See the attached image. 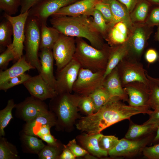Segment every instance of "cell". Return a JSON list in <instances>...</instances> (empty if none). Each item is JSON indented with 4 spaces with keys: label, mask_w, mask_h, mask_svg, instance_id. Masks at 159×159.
I'll list each match as a JSON object with an SVG mask.
<instances>
[{
    "label": "cell",
    "mask_w": 159,
    "mask_h": 159,
    "mask_svg": "<svg viewBox=\"0 0 159 159\" xmlns=\"http://www.w3.org/2000/svg\"><path fill=\"white\" fill-rule=\"evenodd\" d=\"M129 50L127 42L120 45L110 46L104 79L124 58L129 55Z\"/></svg>",
    "instance_id": "cell-23"
},
{
    "label": "cell",
    "mask_w": 159,
    "mask_h": 159,
    "mask_svg": "<svg viewBox=\"0 0 159 159\" xmlns=\"http://www.w3.org/2000/svg\"><path fill=\"white\" fill-rule=\"evenodd\" d=\"M102 134L101 133L87 134L85 132L78 135L76 139L82 147L97 158L106 156L108 152L102 149L99 144V140Z\"/></svg>",
    "instance_id": "cell-20"
},
{
    "label": "cell",
    "mask_w": 159,
    "mask_h": 159,
    "mask_svg": "<svg viewBox=\"0 0 159 159\" xmlns=\"http://www.w3.org/2000/svg\"><path fill=\"white\" fill-rule=\"evenodd\" d=\"M63 145L58 146L45 145L38 154L40 159H59L62 152Z\"/></svg>",
    "instance_id": "cell-34"
},
{
    "label": "cell",
    "mask_w": 159,
    "mask_h": 159,
    "mask_svg": "<svg viewBox=\"0 0 159 159\" xmlns=\"http://www.w3.org/2000/svg\"><path fill=\"white\" fill-rule=\"evenodd\" d=\"M22 0H0V9L10 15L15 14L21 6Z\"/></svg>",
    "instance_id": "cell-39"
},
{
    "label": "cell",
    "mask_w": 159,
    "mask_h": 159,
    "mask_svg": "<svg viewBox=\"0 0 159 159\" xmlns=\"http://www.w3.org/2000/svg\"><path fill=\"white\" fill-rule=\"evenodd\" d=\"M154 133L143 138L130 140L125 138L119 140L117 145L108 152V155L112 157H132L143 152L144 148L152 141Z\"/></svg>",
    "instance_id": "cell-10"
},
{
    "label": "cell",
    "mask_w": 159,
    "mask_h": 159,
    "mask_svg": "<svg viewBox=\"0 0 159 159\" xmlns=\"http://www.w3.org/2000/svg\"><path fill=\"white\" fill-rule=\"evenodd\" d=\"M42 0H22L20 13L28 11L34 6Z\"/></svg>",
    "instance_id": "cell-47"
},
{
    "label": "cell",
    "mask_w": 159,
    "mask_h": 159,
    "mask_svg": "<svg viewBox=\"0 0 159 159\" xmlns=\"http://www.w3.org/2000/svg\"><path fill=\"white\" fill-rule=\"evenodd\" d=\"M142 153L148 159H159V143L151 146H146Z\"/></svg>",
    "instance_id": "cell-45"
},
{
    "label": "cell",
    "mask_w": 159,
    "mask_h": 159,
    "mask_svg": "<svg viewBox=\"0 0 159 159\" xmlns=\"http://www.w3.org/2000/svg\"><path fill=\"white\" fill-rule=\"evenodd\" d=\"M85 159H97V157L94 156L92 155H90L89 153H88L84 155Z\"/></svg>",
    "instance_id": "cell-55"
},
{
    "label": "cell",
    "mask_w": 159,
    "mask_h": 159,
    "mask_svg": "<svg viewBox=\"0 0 159 159\" xmlns=\"http://www.w3.org/2000/svg\"><path fill=\"white\" fill-rule=\"evenodd\" d=\"M15 115L27 122L48 111L49 106L43 101L31 96L16 104Z\"/></svg>",
    "instance_id": "cell-12"
},
{
    "label": "cell",
    "mask_w": 159,
    "mask_h": 159,
    "mask_svg": "<svg viewBox=\"0 0 159 159\" xmlns=\"http://www.w3.org/2000/svg\"><path fill=\"white\" fill-rule=\"evenodd\" d=\"M16 105L13 99L9 100L6 106L0 111V137L5 135L4 128L13 118L12 111Z\"/></svg>",
    "instance_id": "cell-31"
},
{
    "label": "cell",
    "mask_w": 159,
    "mask_h": 159,
    "mask_svg": "<svg viewBox=\"0 0 159 159\" xmlns=\"http://www.w3.org/2000/svg\"><path fill=\"white\" fill-rule=\"evenodd\" d=\"M153 28L145 23L133 24L127 41L129 50V56L139 60L148 40L153 32Z\"/></svg>",
    "instance_id": "cell-7"
},
{
    "label": "cell",
    "mask_w": 159,
    "mask_h": 159,
    "mask_svg": "<svg viewBox=\"0 0 159 159\" xmlns=\"http://www.w3.org/2000/svg\"><path fill=\"white\" fill-rule=\"evenodd\" d=\"M146 75L147 77L149 80L159 85V78L153 77L149 75L147 72L146 73Z\"/></svg>",
    "instance_id": "cell-54"
},
{
    "label": "cell",
    "mask_w": 159,
    "mask_h": 159,
    "mask_svg": "<svg viewBox=\"0 0 159 159\" xmlns=\"http://www.w3.org/2000/svg\"><path fill=\"white\" fill-rule=\"evenodd\" d=\"M152 5L147 0H141L130 13L133 24L145 23Z\"/></svg>",
    "instance_id": "cell-29"
},
{
    "label": "cell",
    "mask_w": 159,
    "mask_h": 159,
    "mask_svg": "<svg viewBox=\"0 0 159 159\" xmlns=\"http://www.w3.org/2000/svg\"><path fill=\"white\" fill-rule=\"evenodd\" d=\"M19 153L16 146L8 141L4 137H0V159H18Z\"/></svg>",
    "instance_id": "cell-30"
},
{
    "label": "cell",
    "mask_w": 159,
    "mask_h": 159,
    "mask_svg": "<svg viewBox=\"0 0 159 159\" xmlns=\"http://www.w3.org/2000/svg\"><path fill=\"white\" fill-rule=\"evenodd\" d=\"M31 96L42 101L51 99L57 95L52 88L39 75L31 77L23 84Z\"/></svg>",
    "instance_id": "cell-16"
},
{
    "label": "cell",
    "mask_w": 159,
    "mask_h": 159,
    "mask_svg": "<svg viewBox=\"0 0 159 159\" xmlns=\"http://www.w3.org/2000/svg\"><path fill=\"white\" fill-rule=\"evenodd\" d=\"M145 24L153 27L159 26V5H156L150 10Z\"/></svg>",
    "instance_id": "cell-43"
},
{
    "label": "cell",
    "mask_w": 159,
    "mask_h": 159,
    "mask_svg": "<svg viewBox=\"0 0 159 159\" xmlns=\"http://www.w3.org/2000/svg\"><path fill=\"white\" fill-rule=\"evenodd\" d=\"M101 0H79L60 9L52 15L92 16L97 4Z\"/></svg>",
    "instance_id": "cell-17"
},
{
    "label": "cell",
    "mask_w": 159,
    "mask_h": 159,
    "mask_svg": "<svg viewBox=\"0 0 159 159\" xmlns=\"http://www.w3.org/2000/svg\"><path fill=\"white\" fill-rule=\"evenodd\" d=\"M118 97H112L95 113L81 117L75 124L78 130L87 134L100 133L110 126L139 114L149 115L152 111L148 107L127 105Z\"/></svg>",
    "instance_id": "cell-1"
},
{
    "label": "cell",
    "mask_w": 159,
    "mask_h": 159,
    "mask_svg": "<svg viewBox=\"0 0 159 159\" xmlns=\"http://www.w3.org/2000/svg\"><path fill=\"white\" fill-rule=\"evenodd\" d=\"M76 49L73 58L81 67L93 72L105 70L110 46L105 44L101 49H97L87 43L83 38L76 37Z\"/></svg>",
    "instance_id": "cell-4"
},
{
    "label": "cell",
    "mask_w": 159,
    "mask_h": 159,
    "mask_svg": "<svg viewBox=\"0 0 159 159\" xmlns=\"http://www.w3.org/2000/svg\"><path fill=\"white\" fill-rule=\"evenodd\" d=\"M40 49V52L39 56L40 58L41 70L39 74L43 79L55 90L56 80L53 72L54 59L52 50L46 48Z\"/></svg>",
    "instance_id": "cell-18"
},
{
    "label": "cell",
    "mask_w": 159,
    "mask_h": 159,
    "mask_svg": "<svg viewBox=\"0 0 159 159\" xmlns=\"http://www.w3.org/2000/svg\"><path fill=\"white\" fill-rule=\"evenodd\" d=\"M41 28V24L37 18L28 16L25 28L24 48L25 54L24 56L27 61L37 69L39 73L41 70V64L39 58Z\"/></svg>",
    "instance_id": "cell-5"
},
{
    "label": "cell",
    "mask_w": 159,
    "mask_h": 159,
    "mask_svg": "<svg viewBox=\"0 0 159 159\" xmlns=\"http://www.w3.org/2000/svg\"><path fill=\"white\" fill-rule=\"evenodd\" d=\"M105 70L93 72L81 67L73 87L74 93L82 96H88L102 85Z\"/></svg>",
    "instance_id": "cell-8"
},
{
    "label": "cell",
    "mask_w": 159,
    "mask_h": 159,
    "mask_svg": "<svg viewBox=\"0 0 159 159\" xmlns=\"http://www.w3.org/2000/svg\"><path fill=\"white\" fill-rule=\"evenodd\" d=\"M57 117L54 113L49 110L38 116L23 125L21 131L28 135L36 136L40 128L45 125L52 127L56 123Z\"/></svg>",
    "instance_id": "cell-19"
},
{
    "label": "cell",
    "mask_w": 159,
    "mask_h": 159,
    "mask_svg": "<svg viewBox=\"0 0 159 159\" xmlns=\"http://www.w3.org/2000/svg\"><path fill=\"white\" fill-rule=\"evenodd\" d=\"M149 81L148 106L150 108L154 110L159 108V85L150 80Z\"/></svg>",
    "instance_id": "cell-36"
},
{
    "label": "cell",
    "mask_w": 159,
    "mask_h": 159,
    "mask_svg": "<svg viewBox=\"0 0 159 159\" xmlns=\"http://www.w3.org/2000/svg\"><path fill=\"white\" fill-rule=\"evenodd\" d=\"M125 6L130 13L132 11L137 4L141 0H117Z\"/></svg>",
    "instance_id": "cell-50"
},
{
    "label": "cell",
    "mask_w": 159,
    "mask_h": 159,
    "mask_svg": "<svg viewBox=\"0 0 159 159\" xmlns=\"http://www.w3.org/2000/svg\"><path fill=\"white\" fill-rule=\"evenodd\" d=\"M52 127L49 125H45L42 126L37 133L36 137L40 138L42 136L50 133V130Z\"/></svg>",
    "instance_id": "cell-52"
},
{
    "label": "cell",
    "mask_w": 159,
    "mask_h": 159,
    "mask_svg": "<svg viewBox=\"0 0 159 159\" xmlns=\"http://www.w3.org/2000/svg\"><path fill=\"white\" fill-rule=\"evenodd\" d=\"M119 140L114 135H102L99 140V144L102 150L108 152L113 149L117 145Z\"/></svg>",
    "instance_id": "cell-40"
},
{
    "label": "cell",
    "mask_w": 159,
    "mask_h": 159,
    "mask_svg": "<svg viewBox=\"0 0 159 159\" xmlns=\"http://www.w3.org/2000/svg\"><path fill=\"white\" fill-rule=\"evenodd\" d=\"M159 55L157 51L154 48L148 49L145 52V57L146 61L149 63H154L158 59Z\"/></svg>",
    "instance_id": "cell-46"
},
{
    "label": "cell",
    "mask_w": 159,
    "mask_h": 159,
    "mask_svg": "<svg viewBox=\"0 0 159 159\" xmlns=\"http://www.w3.org/2000/svg\"><path fill=\"white\" fill-rule=\"evenodd\" d=\"M123 87L128 97L127 102L129 105L134 107L149 108V87L143 83L135 82L127 84Z\"/></svg>",
    "instance_id": "cell-15"
},
{
    "label": "cell",
    "mask_w": 159,
    "mask_h": 159,
    "mask_svg": "<svg viewBox=\"0 0 159 159\" xmlns=\"http://www.w3.org/2000/svg\"><path fill=\"white\" fill-rule=\"evenodd\" d=\"M82 96L75 93L63 92L51 99L49 108L57 117L56 130L72 131L76 120L81 117L78 113V104Z\"/></svg>",
    "instance_id": "cell-3"
},
{
    "label": "cell",
    "mask_w": 159,
    "mask_h": 159,
    "mask_svg": "<svg viewBox=\"0 0 159 159\" xmlns=\"http://www.w3.org/2000/svg\"><path fill=\"white\" fill-rule=\"evenodd\" d=\"M92 16L94 26L104 39L109 28L108 23L100 12L95 9Z\"/></svg>",
    "instance_id": "cell-35"
},
{
    "label": "cell",
    "mask_w": 159,
    "mask_h": 159,
    "mask_svg": "<svg viewBox=\"0 0 159 159\" xmlns=\"http://www.w3.org/2000/svg\"><path fill=\"white\" fill-rule=\"evenodd\" d=\"M20 136L22 150L24 153L38 154L45 145L41 139L27 134L22 131L20 132Z\"/></svg>",
    "instance_id": "cell-27"
},
{
    "label": "cell",
    "mask_w": 159,
    "mask_h": 159,
    "mask_svg": "<svg viewBox=\"0 0 159 159\" xmlns=\"http://www.w3.org/2000/svg\"><path fill=\"white\" fill-rule=\"evenodd\" d=\"M31 76L24 73L17 76L8 79L0 83V90L6 91L14 86L23 83Z\"/></svg>",
    "instance_id": "cell-37"
},
{
    "label": "cell",
    "mask_w": 159,
    "mask_h": 159,
    "mask_svg": "<svg viewBox=\"0 0 159 159\" xmlns=\"http://www.w3.org/2000/svg\"><path fill=\"white\" fill-rule=\"evenodd\" d=\"M79 0H42L29 11V16L37 18L41 25H47L48 18L60 9Z\"/></svg>",
    "instance_id": "cell-13"
},
{
    "label": "cell",
    "mask_w": 159,
    "mask_h": 159,
    "mask_svg": "<svg viewBox=\"0 0 159 159\" xmlns=\"http://www.w3.org/2000/svg\"><path fill=\"white\" fill-rule=\"evenodd\" d=\"M128 130L124 138L130 140L140 139L154 133L158 126L154 124L141 125L130 122Z\"/></svg>",
    "instance_id": "cell-26"
},
{
    "label": "cell",
    "mask_w": 159,
    "mask_h": 159,
    "mask_svg": "<svg viewBox=\"0 0 159 159\" xmlns=\"http://www.w3.org/2000/svg\"><path fill=\"white\" fill-rule=\"evenodd\" d=\"M95 8L100 12L110 26L112 21V16L109 4L101 1L97 4Z\"/></svg>",
    "instance_id": "cell-42"
},
{
    "label": "cell",
    "mask_w": 159,
    "mask_h": 159,
    "mask_svg": "<svg viewBox=\"0 0 159 159\" xmlns=\"http://www.w3.org/2000/svg\"><path fill=\"white\" fill-rule=\"evenodd\" d=\"M157 30L155 34V39L158 41L159 43V26H157Z\"/></svg>",
    "instance_id": "cell-57"
},
{
    "label": "cell",
    "mask_w": 159,
    "mask_h": 159,
    "mask_svg": "<svg viewBox=\"0 0 159 159\" xmlns=\"http://www.w3.org/2000/svg\"><path fill=\"white\" fill-rule=\"evenodd\" d=\"M81 67L74 58L61 69L57 71L55 90L57 93H72Z\"/></svg>",
    "instance_id": "cell-11"
},
{
    "label": "cell",
    "mask_w": 159,
    "mask_h": 159,
    "mask_svg": "<svg viewBox=\"0 0 159 159\" xmlns=\"http://www.w3.org/2000/svg\"><path fill=\"white\" fill-rule=\"evenodd\" d=\"M13 28L11 23L6 19L0 24V45L1 47H7L12 43Z\"/></svg>",
    "instance_id": "cell-32"
},
{
    "label": "cell",
    "mask_w": 159,
    "mask_h": 159,
    "mask_svg": "<svg viewBox=\"0 0 159 159\" xmlns=\"http://www.w3.org/2000/svg\"><path fill=\"white\" fill-rule=\"evenodd\" d=\"M63 151L60 155L59 159H75L76 157L72 152L66 145H63Z\"/></svg>",
    "instance_id": "cell-51"
},
{
    "label": "cell",
    "mask_w": 159,
    "mask_h": 159,
    "mask_svg": "<svg viewBox=\"0 0 159 159\" xmlns=\"http://www.w3.org/2000/svg\"><path fill=\"white\" fill-rule=\"evenodd\" d=\"M18 60L11 44L7 47L6 49L0 55V70L6 69L10 61L14 60L16 62Z\"/></svg>",
    "instance_id": "cell-38"
},
{
    "label": "cell",
    "mask_w": 159,
    "mask_h": 159,
    "mask_svg": "<svg viewBox=\"0 0 159 159\" xmlns=\"http://www.w3.org/2000/svg\"><path fill=\"white\" fill-rule=\"evenodd\" d=\"M76 49L74 37L60 34L52 49L57 71L61 69L73 59Z\"/></svg>",
    "instance_id": "cell-9"
},
{
    "label": "cell",
    "mask_w": 159,
    "mask_h": 159,
    "mask_svg": "<svg viewBox=\"0 0 159 159\" xmlns=\"http://www.w3.org/2000/svg\"><path fill=\"white\" fill-rule=\"evenodd\" d=\"M156 132V133L152 141V143L153 145L159 143V126L157 128Z\"/></svg>",
    "instance_id": "cell-53"
},
{
    "label": "cell",
    "mask_w": 159,
    "mask_h": 159,
    "mask_svg": "<svg viewBox=\"0 0 159 159\" xmlns=\"http://www.w3.org/2000/svg\"><path fill=\"white\" fill-rule=\"evenodd\" d=\"M152 5H159V0H147Z\"/></svg>",
    "instance_id": "cell-56"
},
{
    "label": "cell",
    "mask_w": 159,
    "mask_h": 159,
    "mask_svg": "<svg viewBox=\"0 0 159 159\" xmlns=\"http://www.w3.org/2000/svg\"><path fill=\"white\" fill-rule=\"evenodd\" d=\"M102 86L111 97H116L123 101H128V97L122 87L117 67L104 79Z\"/></svg>",
    "instance_id": "cell-21"
},
{
    "label": "cell",
    "mask_w": 159,
    "mask_h": 159,
    "mask_svg": "<svg viewBox=\"0 0 159 159\" xmlns=\"http://www.w3.org/2000/svg\"><path fill=\"white\" fill-rule=\"evenodd\" d=\"M122 87L129 83L137 82L149 87L147 72L139 60L128 55L117 67Z\"/></svg>",
    "instance_id": "cell-6"
},
{
    "label": "cell",
    "mask_w": 159,
    "mask_h": 159,
    "mask_svg": "<svg viewBox=\"0 0 159 159\" xmlns=\"http://www.w3.org/2000/svg\"><path fill=\"white\" fill-rule=\"evenodd\" d=\"M40 138L45 142L47 145L56 146H60L62 145L58 141L51 133L43 135Z\"/></svg>",
    "instance_id": "cell-49"
},
{
    "label": "cell",
    "mask_w": 159,
    "mask_h": 159,
    "mask_svg": "<svg viewBox=\"0 0 159 159\" xmlns=\"http://www.w3.org/2000/svg\"><path fill=\"white\" fill-rule=\"evenodd\" d=\"M78 107L87 115L92 114L95 111L94 103L89 95L82 96L79 102Z\"/></svg>",
    "instance_id": "cell-41"
},
{
    "label": "cell",
    "mask_w": 159,
    "mask_h": 159,
    "mask_svg": "<svg viewBox=\"0 0 159 159\" xmlns=\"http://www.w3.org/2000/svg\"><path fill=\"white\" fill-rule=\"evenodd\" d=\"M60 34L57 29L52 26L41 25L40 49L46 48L52 50Z\"/></svg>",
    "instance_id": "cell-28"
},
{
    "label": "cell",
    "mask_w": 159,
    "mask_h": 159,
    "mask_svg": "<svg viewBox=\"0 0 159 159\" xmlns=\"http://www.w3.org/2000/svg\"><path fill=\"white\" fill-rule=\"evenodd\" d=\"M89 96L95 105V112L98 110L111 97L107 90L102 86L97 88Z\"/></svg>",
    "instance_id": "cell-33"
},
{
    "label": "cell",
    "mask_w": 159,
    "mask_h": 159,
    "mask_svg": "<svg viewBox=\"0 0 159 159\" xmlns=\"http://www.w3.org/2000/svg\"><path fill=\"white\" fill-rule=\"evenodd\" d=\"M29 15V11L15 16L6 13L4 14V17L11 23L13 27V40L11 45L18 59L23 55L25 25Z\"/></svg>",
    "instance_id": "cell-14"
},
{
    "label": "cell",
    "mask_w": 159,
    "mask_h": 159,
    "mask_svg": "<svg viewBox=\"0 0 159 159\" xmlns=\"http://www.w3.org/2000/svg\"><path fill=\"white\" fill-rule=\"evenodd\" d=\"M32 69L35 68L27 61L23 55L10 67L4 71L0 70V83L8 79L24 74Z\"/></svg>",
    "instance_id": "cell-25"
},
{
    "label": "cell",
    "mask_w": 159,
    "mask_h": 159,
    "mask_svg": "<svg viewBox=\"0 0 159 159\" xmlns=\"http://www.w3.org/2000/svg\"><path fill=\"white\" fill-rule=\"evenodd\" d=\"M158 61L159 62V56H158Z\"/></svg>",
    "instance_id": "cell-58"
},
{
    "label": "cell",
    "mask_w": 159,
    "mask_h": 159,
    "mask_svg": "<svg viewBox=\"0 0 159 159\" xmlns=\"http://www.w3.org/2000/svg\"><path fill=\"white\" fill-rule=\"evenodd\" d=\"M109 4L112 16V21L109 28L115 23L122 21L128 26L130 30L133 25L130 16V13L126 7L117 0H101Z\"/></svg>",
    "instance_id": "cell-24"
},
{
    "label": "cell",
    "mask_w": 159,
    "mask_h": 159,
    "mask_svg": "<svg viewBox=\"0 0 159 159\" xmlns=\"http://www.w3.org/2000/svg\"><path fill=\"white\" fill-rule=\"evenodd\" d=\"M149 119L143 124H154L159 126V108L152 111L149 114Z\"/></svg>",
    "instance_id": "cell-48"
},
{
    "label": "cell",
    "mask_w": 159,
    "mask_h": 159,
    "mask_svg": "<svg viewBox=\"0 0 159 159\" xmlns=\"http://www.w3.org/2000/svg\"><path fill=\"white\" fill-rule=\"evenodd\" d=\"M66 145L76 157L84 156L86 154L89 153L82 147L77 144L75 139L70 141Z\"/></svg>",
    "instance_id": "cell-44"
},
{
    "label": "cell",
    "mask_w": 159,
    "mask_h": 159,
    "mask_svg": "<svg viewBox=\"0 0 159 159\" xmlns=\"http://www.w3.org/2000/svg\"><path fill=\"white\" fill-rule=\"evenodd\" d=\"M130 33V29L125 23L118 22L109 28L104 39L111 47L120 45L127 41Z\"/></svg>",
    "instance_id": "cell-22"
},
{
    "label": "cell",
    "mask_w": 159,
    "mask_h": 159,
    "mask_svg": "<svg viewBox=\"0 0 159 159\" xmlns=\"http://www.w3.org/2000/svg\"><path fill=\"white\" fill-rule=\"evenodd\" d=\"M90 16L52 15L50 22L52 26L60 34L86 39L92 46L101 49L105 44L104 39L94 26L92 19Z\"/></svg>",
    "instance_id": "cell-2"
}]
</instances>
